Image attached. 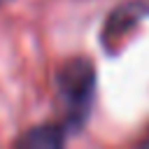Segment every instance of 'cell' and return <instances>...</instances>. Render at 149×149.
Returning a JSON list of instances; mask_svg holds the SVG:
<instances>
[{
  "label": "cell",
  "mask_w": 149,
  "mask_h": 149,
  "mask_svg": "<svg viewBox=\"0 0 149 149\" xmlns=\"http://www.w3.org/2000/svg\"><path fill=\"white\" fill-rule=\"evenodd\" d=\"M95 86V72L93 65L86 58H72L58 70V91L72 114V119L81 121L86 116V109L91 105Z\"/></svg>",
  "instance_id": "1"
},
{
  "label": "cell",
  "mask_w": 149,
  "mask_h": 149,
  "mask_svg": "<svg viewBox=\"0 0 149 149\" xmlns=\"http://www.w3.org/2000/svg\"><path fill=\"white\" fill-rule=\"evenodd\" d=\"M137 21H140V5H126V7L116 9V12L109 16L107 26H105V33H102L105 44L112 47V44H114L116 40H121V37L130 30V26H135Z\"/></svg>",
  "instance_id": "2"
},
{
  "label": "cell",
  "mask_w": 149,
  "mask_h": 149,
  "mask_svg": "<svg viewBox=\"0 0 149 149\" xmlns=\"http://www.w3.org/2000/svg\"><path fill=\"white\" fill-rule=\"evenodd\" d=\"M65 140L63 128L61 126H37L33 130H28L23 137L16 140L19 147H28V149H56L61 147Z\"/></svg>",
  "instance_id": "3"
}]
</instances>
